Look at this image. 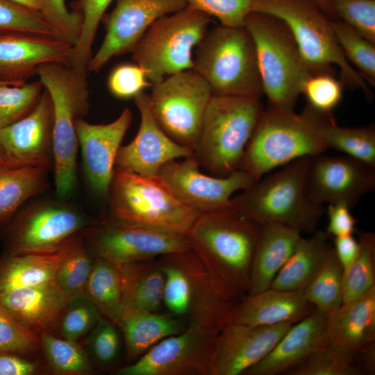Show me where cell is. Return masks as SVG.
<instances>
[{
    "label": "cell",
    "instance_id": "6da1fadb",
    "mask_svg": "<svg viewBox=\"0 0 375 375\" xmlns=\"http://www.w3.org/2000/svg\"><path fill=\"white\" fill-rule=\"evenodd\" d=\"M334 120L308 104L301 113L267 106L246 147L239 169L256 181L274 169L303 157L323 154L325 126Z\"/></svg>",
    "mask_w": 375,
    "mask_h": 375
},
{
    "label": "cell",
    "instance_id": "7a4b0ae2",
    "mask_svg": "<svg viewBox=\"0 0 375 375\" xmlns=\"http://www.w3.org/2000/svg\"><path fill=\"white\" fill-rule=\"evenodd\" d=\"M261 225L233 208L200 213L187 236L192 249L236 299L248 294Z\"/></svg>",
    "mask_w": 375,
    "mask_h": 375
},
{
    "label": "cell",
    "instance_id": "3957f363",
    "mask_svg": "<svg viewBox=\"0 0 375 375\" xmlns=\"http://www.w3.org/2000/svg\"><path fill=\"white\" fill-rule=\"evenodd\" d=\"M162 302L171 314L217 335L240 301L216 279L198 254L187 249L165 254Z\"/></svg>",
    "mask_w": 375,
    "mask_h": 375
},
{
    "label": "cell",
    "instance_id": "277c9868",
    "mask_svg": "<svg viewBox=\"0 0 375 375\" xmlns=\"http://www.w3.org/2000/svg\"><path fill=\"white\" fill-rule=\"evenodd\" d=\"M310 157L294 160L269 172L231 200V208L260 225L285 224L301 233L317 230L324 204L312 201L306 189Z\"/></svg>",
    "mask_w": 375,
    "mask_h": 375
},
{
    "label": "cell",
    "instance_id": "5b68a950",
    "mask_svg": "<svg viewBox=\"0 0 375 375\" xmlns=\"http://www.w3.org/2000/svg\"><path fill=\"white\" fill-rule=\"evenodd\" d=\"M36 75L52 101L54 181L58 197L65 199L77 182L76 124L90 108L88 75L62 62L42 64L38 67Z\"/></svg>",
    "mask_w": 375,
    "mask_h": 375
},
{
    "label": "cell",
    "instance_id": "8992f818",
    "mask_svg": "<svg viewBox=\"0 0 375 375\" xmlns=\"http://www.w3.org/2000/svg\"><path fill=\"white\" fill-rule=\"evenodd\" d=\"M262 110L260 97L212 95L193 151L200 167L217 177L238 170Z\"/></svg>",
    "mask_w": 375,
    "mask_h": 375
},
{
    "label": "cell",
    "instance_id": "52a82bcc",
    "mask_svg": "<svg viewBox=\"0 0 375 375\" xmlns=\"http://www.w3.org/2000/svg\"><path fill=\"white\" fill-rule=\"evenodd\" d=\"M253 11L274 15L288 26L299 53L313 73L339 69L340 81L349 89L361 90L368 99V83L349 63L335 38L331 19L312 0H255Z\"/></svg>",
    "mask_w": 375,
    "mask_h": 375
},
{
    "label": "cell",
    "instance_id": "ba28073f",
    "mask_svg": "<svg viewBox=\"0 0 375 375\" xmlns=\"http://www.w3.org/2000/svg\"><path fill=\"white\" fill-rule=\"evenodd\" d=\"M244 26L254 43L268 106L294 110L306 81L312 73L291 32L279 18L257 11L249 14Z\"/></svg>",
    "mask_w": 375,
    "mask_h": 375
},
{
    "label": "cell",
    "instance_id": "9c48e42d",
    "mask_svg": "<svg viewBox=\"0 0 375 375\" xmlns=\"http://www.w3.org/2000/svg\"><path fill=\"white\" fill-rule=\"evenodd\" d=\"M217 96L263 94L253 39L245 26L208 29L195 48L193 68Z\"/></svg>",
    "mask_w": 375,
    "mask_h": 375
},
{
    "label": "cell",
    "instance_id": "30bf717a",
    "mask_svg": "<svg viewBox=\"0 0 375 375\" xmlns=\"http://www.w3.org/2000/svg\"><path fill=\"white\" fill-rule=\"evenodd\" d=\"M211 17L190 6L156 20L132 50L151 85L193 68V51L208 29Z\"/></svg>",
    "mask_w": 375,
    "mask_h": 375
},
{
    "label": "cell",
    "instance_id": "8fae6325",
    "mask_svg": "<svg viewBox=\"0 0 375 375\" xmlns=\"http://www.w3.org/2000/svg\"><path fill=\"white\" fill-rule=\"evenodd\" d=\"M108 216L187 235L200 214L180 201L157 177L115 167L108 194Z\"/></svg>",
    "mask_w": 375,
    "mask_h": 375
},
{
    "label": "cell",
    "instance_id": "7c38bea8",
    "mask_svg": "<svg viewBox=\"0 0 375 375\" xmlns=\"http://www.w3.org/2000/svg\"><path fill=\"white\" fill-rule=\"evenodd\" d=\"M37 201L20 210L0 228L4 253L51 252L94 222L64 199Z\"/></svg>",
    "mask_w": 375,
    "mask_h": 375
},
{
    "label": "cell",
    "instance_id": "4fadbf2b",
    "mask_svg": "<svg viewBox=\"0 0 375 375\" xmlns=\"http://www.w3.org/2000/svg\"><path fill=\"white\" fill-rule=\"evenodd\" d=\"M212 95L207 82L193 69H187L152 85L151 112L167 135L194 151Z\"/></svg>",
    "mask_w": 375,
    "mask_h": 375
},
{
    "label": "cell",
    "instance_id": "5bb4252c",
    "mask_svg": "<svg viewBox=\"0 0 375 375\" xmlns=\"http://www.w3.org/2000/svg\"><path fill=\"white\" fill-rule=\"evenodd\" d=\"M81 233L93 257L102 258L117 267L192 249L185 234L109 216L95 220Z\"/></svg>",
    "mask_w": 375,
    "mask_h": 375
},
{
    "label": "cell",
    "instance_id": "9a60e30c",
    "mask_svg": "<svg viewBox=\"0 0 375 375\" xmlns=\"http://www.w3.org/2000/svg\"><path fill=\"white\" fill-rule=\"evenodd\" d=\"M182 159L164 165L158 178L180 201L199 213L230 208L232 195L256 181L241 169L226 177L208 175L193 154Z\"/></svg>",
    "mask_w": 375,
    "mask_h": 375
},
{
    "label": "cell",
    "instance_id": "2e32d148",
    "mask_svg": "<svg viewBox=\"0 0 375 375\" xmlns=\"http://www.w3.org/2000/svg\"><path fill=\"white\" fill-rule=\"evenodd\" d=\"M217 335L187 326L151 347L119 375H210L212 353Z\"/></svg>",
    "mask_w": 375,
    "mask_h": 375
},
{
    "label": "cell",
    "instance_id": "e0dca14e",
    "mask_svg": "<svg viewBox=\"0 0 375 375\" xmlns=\"http://www.w3.org/2000/svg\"><path fill=\"white\" fill-rule=\"evenodd\" d=\"M187 6V0H117L112 12L103 17L106 34L88 72L97 73L112 57L131 52L156 20Z\"/></svg>",
    "mask_w": 375,
    "mask_h": 375
},
{
    "label": "cell",
    "instance_id": "ac0fdd59",
    "mask_svg": "<svg viewBox=\"0 0 375 375\" xmlns=\"http://www.w3.org/2000/svg\"><path fill=\"white\" fill-rule=\"evenodd\" d=\"M375 188V168L348 156L310 157L306 189L314 202L343 203L351 208Z\"/></svg>",
    "mask_w": 375,
    "mask_h": 375
},
{
    "label": "cell",
    "instance_id": "d6986e66",
    "mask_svg": "<svg viewBox=\"0 0 375 375\" xmlns=\"http://www.w3.org/2000/svg\"><path fill=\"white\" fill-rule=\"evenodd\" d=\"M140 124L134 139L119 147L115 165L119 169L147 178H156L168 162L193 154L190 149L172 140L158 126L150 110L149 94L144 91L135 97Z\"/></svg>",
    "mask_w": 375,
    "mask_h": 375
},
{
    "label": "cell",
    "instance_id": "ffe728a7",
    "mask_svg": "<svg viewBox=\"0 0 375 375\" xmlns=\"http://www.w3.org/2000/svg\"><path fill=\"white\" fill-rule=\"evenodd\" d=\"M293 324H226L215 340L210 375L244 374L270 352Z\"/></svg>",
    "mask_w": 375,
    "mask_h": 375
},
{
    "label": "cell",
    "instance_id": "44dd1931",
    "mask_svg": "<svg viewBox=\"0 0 375 375\" xmlns=\"http://www.w3.org/2000/svg\"><path fill=\"white\" fill-rule=\"evenodd\" d=\"M53 114L51 97L44 88L35 108L0 131V145L8 160L53 170Z\"/></svg>",
    "mask_w": 375,
    "mask_h": 375
},
{
    "label": "cell",
    "instance_id": "7402d4cb",
    "mask_svg": "<svg viewBox=\"0 0 375 375\" xmlns=\"http://www.w3.org/2000/svg\"><path fill=\"white\" fill-rule=\"evenodd\" d=\"M132 122L133 112L128 108L108 124H90L84 119L76 122L84 172L90 188L99 196L108 194L116 156Z\"/></svg>",
    "mask_w": 375,
    "mask_h": 375
},
{
    "label": "cell",
    "instance_id": "603a6c76",
    "mask_svg": "<svg viewBox=\"0 0 375 375\" xmlns=\"http://www.w3.org/2000/svg\"><path fill=\"white\" fill-rule=\"evenodd\" d=\"M72 45L65 40L23 33H0V80L20 85L47 62L68 64Z\"/></svg>",
    "mask_w": 375,
    "mask_h": 375
},
{
    "label": "cell",
    "instance_id": "cb8c5ba5",
    "mask_svg": "<svg viewBox=\"0 0 375 375\" xmlns=\"http://www.w3.org/2000/svg\"><path fill=\"white\" fill-rule=\"evenodd\" d=\"M68 301L55 281L0 292L1 306L39 336L52 333Z\"/></svg>",
    "mask_w": 375,
    "mask_h": 375
},
{
    "label": "cell",
    "instance_id": "d4e9b609",
    "mask_svg": "<svg viewBox=\"0 0 375 375\" xmlns=\"http://www.w3.org/2000/svg\"><path fill=\"white\" fill-rule=\"evenodd\" d=\"M323 339L355 360L375 344V288L328 314Z\"/></svg>",
    "mask_w": 375,
    "mask_h": 375
},
{
    "label": "cell",
    "instance_id": "484cf974",
    "mask_svg": "<svg viewBox=\"0 0 375 375\" xmlns=\"http://www.w3.org/2000/svg\"><path fill=\"white\" fill-rule=\"evenodd\" d=\"M315 310L303 290L288 291L269 288L245 296L233 309L228 324L251 326L295 324Z\"/></svg>",
    "mask_w": 375,
    "mask_h": 375
},
{
    "label": "cell",
    "instance_id": "4316f807",
    "mask_svg": "<svg viewBox=\"0 0 375 375\" xmlns=\"http://www.w3.org/2000/svg\"><path fill=\"white\" fill-rule=\"evenodd\" d=\"M328 315L315 309L294 324L270 352L244 375L286 374L322 341Z\"/></svg>",
    "mask_w": 375,
    "mask_h": 375
},
{
    "label": "cell",
    "instance_id": "83f0119b",
    "mask_svg": "<svg viewBox=\"0 0 375 375\" xmlns=\"http://www.w3.org/2000/svg\"><path fill=\"white\" fill-rule=\"evenodd\" d=\"M261 226L251 265L248 294L270 288L302 238L299 230L285 224L269 223Z\"/></svg>",
    "mask_w": 375,
    "mask_h": 375
},
{
    "label": "cell",
    "instance_id": "f1b7e54d",
    "mask_svg": "<svg viewBox=\"0 0 375 375\" xmlns=\"http://www.w3.org/2000/svg\"><path fill=\"white\" fill-rule=\"evenodd\" d=\"M117 326L123 333L127 357L136 360L160 340L184 331L187 324L172 314L123 307Z\"/></svg>",
    "mask_w": 375,
    "mask_h": 375
},
{
    "label": "cell",
    "instance_id": "f546056e",
    "mask_svg": "<svg viewBox=\"0 0 375 375\" xmlns=\"http://www.w3.org/2000/svg\"><path fill=\"white\" fill-rule=\"evenodd\" d=\"M46 168L0 161V228L7 225L20 206L49 186Z\"/></svg>",
    "mask_w": 375,
    "mask_h": 375
},
{
    "label": "cell",
    "instance_id": "4dcf8cb0",
    "mask_svg": "<svg viewBox=\"0 0 375 375\" xmlns=\"http://www.w3.org/2000/svg\"><path fill=\"white\" fill-rule=\"evenodd\" d=\"M118 267L123 307L159 312L163 304L165 278L158 257L127 262Z\"/></svg>",
    "mask_w": 375,
    "mask_h": 375
},
{
    "label": "cell",
    "instance_id": "1f68e13d",
    "mask_svg": "<svg viewBox=\"0 0 375 375\" xmlns=\"http://www.w3.org/2000/svg\"><path fill=\"white\" fill-rule=\"evenodd\" d=\"M63 244L51 252L0 255V292L55 281Z\"/></svg>",
    "mask_w": 375,
    "mask_h": 375
},
{
    "label": "cell",
    "instance_id": "d6a6232c",
    "mask_svg": "<svg viewBox=\"0 0 375 375\" xmlns=\"http://www.w3.org/2000/svg\"><path fill=\"white\" fill-rule=\"evenodd\" d=\"M326 232L319 230L308 238L302 237L270 288L288 291L303 290L322 266L331 247Z\"/></svg>",
    "mask_w": 375,
    "mask_h": 375
},
{
    "label": "cell",
    "instance_id": "836d02e7",
    "mask_svg": "<svg viewBox=\"0 0 375 375\" xmlns=\"http://www.w3.org/2000/svg\"><path fill=\"white\" fill-rule=\"evenodd\" d=\"M83 295L97 306L103 317L117 325L123 309L121 274L117 266L102 258L94 257Z\"/></svg>",
    "mask_w": 375,
    "mask_h": 375
},
{
    "label": "cell",
    "instance_id": "e575fe53",
    "mask_svg": "<svg viewBox=\"0 0 375 375\" xmlns=\"http://www.w3.org/2000/svg\"><path fill=\"white\" fill-rule=\"evenodd\" d=\"M93 260L94 257L86 247L81 232L64 243L55 282L67 301L83 295Z\"/></svg>",
    "mask_w": 375,
    "mask_h": 375
},
{
    "label": "cell",
    "instance_id": "d590c367",
    "mask_svg": "<svg viewBox=\"0 0 375 375\" xmlns=\"http://www.w3.org/2000/svg\"><path fill=\"white\" fill-rule=\"evenodd\" d=\"M358 254L343 270L342 303L355 300L375 288V234L358 231Z\"/></svg>",
    "mask_w": 375,
    "mask_h": 375
},
{
    "label": "cell",
    "instance_id": "8d00e7d4",
    "mask_svg": "<svg viewBox=\"0 0 375 375\" xmlns=\"http://www.w3.org/2000/svg\"><path fill=\"white\" fill-rule=\"evenodd\" d=\"M343 268L333 247L307 287L303 290L308 301L327 315L342 304Z\"/></svg>",
    "mask_w": 375,
    "mask_h": 375
},
{
    "label": "cell",
    "instance_id": "74e56055",
    "mask_svg": "<svg viewBox=\"0 0 375 375\" xmlns=\"http://www.w3.org/2000/svg\"><path fill=\"white\" fill-rule=\"evenodd\" d=\"M327 148L342 152L375 168V126L373 124L361 127L340 126L334 120L323 131Z\"/></svg>",
    "mask_w": 375,
    "mask_h": 375
},
{
    "label": "cell",
    "instance_id": "f35d334b",
    "mask_svg": "<svg viewBox=\"0 0 375 375\" xmlns=\"http://www.w3.org/2000/svg\"><path fill=\"white\" fill-rule=\"evenodd\" d=\"M288 375H360L354 358L322 339L321 343Z\"/></svg>",
    "mask_w": 375,
    "mask_h": 375
},
{
    "label": "cell",
    "instance_id": "ab89813d",
    "mask_svg": "<svg viewBox=\"0 0 375 375\" xmlns=\"http://www.w3.org/2000/svg\"><path fill=\"white\" fill-rule=\"evenodd\" d=\"M112 0H78L73 10L82 15L79 39L72 47L68 65L77 72L88 75L92 48L100 22Z\"/></svg>",
    "mask_w": 375,
    "mask_h": 375
},
{
    "label": "cell",
    "instance_id": "60d3db41",
    "mask_svg": "<svg viewBox=\"0 0 375 375\" xmlns=\"http://www.w3.org/2000/svg\"><path fill=\"white\" fill-rule=\"evenodd\" d=\"M335 38L349 63L371 86L375 85V44L340 19L331 20Z\"/></svg>",
    "mask_w": 375,
    "mask_h": 375
},
{
    "label": "cell",
    "instance_id": "b9f144b4",
    "mask_svg": "<svg viewBox=\"0 0 375 375\" xmlns=\"http://www.w3.org/2000/svg\"><path fill=\"white\" fill-rule=\"evenodd\" d=\"M41 349L51 368L61 374H85L91 372V363L77 341L58 338L53 333L40 335Z\"/></svg>",
    "mask_w": 375,
    "mask_h": 375
},
{
    "label": "cell",
    "instance_id": "7bdbcfd3",
    "mask_svg": "<svg viewBox=\"0 0 375 375\" xmlns=\"http://www.w3.org/2000/svg\"><path fill=\"white\" fill-rule=\"evenodd\" d=\"M44 86L40 80L0 87V131L27 115L38 103Z\"/></svg>",
    "mask_w": 375,
    "mask_h": 375
},
{
    "label": "cell",
    "instance_id": "ee69618b",
    "mask_svg": "<svg viewBox=\"0 0 375 375\" xmlns=\"http://www.w3.org/2000/svg\"><path fill=\"white\" fill-rule=\"evenodd\" d=\"M0 33H23L60 38L41 13L12 0H0Z\"/></svg>",
    "mask_w": 375,
    "mask_h": 375
},
{
    "label": "cell",
    "instance_id": "f6af8a7d",
    "mask_svg": "<svg viewBox=\"0 0 375 375\" xmlns=\"http://www.w3.org/2000/svg\"><path fill=\"white\" fill-rule=\"evenodd\" d=\"M102 317L97 306L84 295L68 301L59 321L61 338L77 341Z\"/></svg>",
    "mask_w": 375,
    "mask_h": 375
},
{
    "label": "cell",
    "instance_id": "bcb514c9",
    "mask_svg": "<svg viewBox=\"0 0 375 375\" xmlns=\"http://www.w3.org/2000/svg\"><path fill=\"white\" fill-rule=\"evenodd\" d=\"M343 86L342 82L332 72L313 73L306 81L302 94L312 108L323 113L332 114L342 99Z\"/></svg>",
    "mask_w": 375,
    "mask_h": 375
},
{
    "label": "cell",
    "instance_id": "7dc6e473",
    "mask_svg": "<svg viewBox=\"0 0 375 375\" xmlns=\"http://www.w3.org/2000/svg\"><path fill=\"white\" fill-rule=\"evenodd\" d=\"M40 349V336L15 320L0 305V353L28 355Z\"/></svg>",
    "mask_w": 375,
    "mask_h": 375
},
{
    "label": "cell",
    "instance_id": "c3c4849f",
    "mask_svg": "<svg viewBox=\"0 0 375 375\" xmlns=\"http://www.w3.org/2000/svg\"><path fill=\"white\" fill-rule=\"evenodd\" d=\"M339 19L375 44V0H333Z\"/></svg>",
    "mask_w": 375,
    "mask_h": 375
},
{
    "label": "cell",
    "instance_id": "681fc988",
    "mask_svg": "<svg viewBox=\"0 0 375 375\" xmlns=\"http://www.w3.org/2000/svg\"><path fill=\"white\" fill-rule=\"evenodd\" d=\"M188 5L230 27L244 26L247 17L253 12L255 0H187Z\"/></svg>",
    "mask_w": 375,
    "mask_h": 375
},
{
    "label": "cell",
    "instance_id": "f907efd6",
    "mask_svg": "<svg viewBox=\"0 0 375 375\" xmlns=\"http://www.w3.org/2000/svg\"><path fill=\"white\" fill-rule=\"evenodd\" d=\"M40 13L62 40L72 47L76 44L81 35L83 19L78 11H69L65 0H44Z\"/></svg>",
    "mask_w": 375,
    "mask_h": 375
},
{
    "label": "cell",
    "instance_id": "816d5d0a",
    "mask_svg": "<svg viewBox=\"0 0 375 375\" xmlns=\"http://www.w3.org/2000/svg\"><path fill=\"white\" fill-rule=\"evenodd\" d=\"M149 86L152 85L144 70L137 64L118 65L112 69L108 78L109 91L120 99L134 98Z\"/></svg>",
    "mask_w": 375,
    "mask_h": 375
},
{
    "label": "cell",
    "instance_id": "f5cc1de1",
    "mask_svg": "<svg viewBox=\"0 0 375 375\" xmlns=\"http://www.w3.org/2000/svg\"><path fill=\"white\" fill-rule=\"evenodd\" d=\"M117 326L102 317L94 326L90 346L96 360L103 366H110L117 359L120 351V338Z\"/></svg>",
    "mask_w": 375,
    "mask_h": 375
},
{
    "label": "cell",
    "instance_id": "db71d44e",
    "mask_svg": "<svg viewBox=\"0 0 375 375\" xmlns=\"http://www.w3.org/2000/svg\"><path fill=\"white\" fill-rule=\"evenodd\" d=\"M351 208L343 203L328 204V224L326 233L337 238L353 235L356 230L357 219L351 212Z\"/></svg>",
    "mask_w": 375,
    "mask_h": 375
},
{
    "label": "cell",
    "instance_id": "11a10c76",
    "mask_svg": "<svg viewBox=\"0 0 375 375\" xmlns=\"http://www.w3.org/2000/svg\"><path fill=\"white\" fill-rule=\"evenodd\" d=\"M39 365L19 355L0 353V375H32L38 372Z\"/></svg>",
    "mask_w": 375,
    "mask_h": 375
},
{
    "label": "cell",
    "instance_id": "9f6ffc18",
    "mask_svg": "<svg viewBox=\"0 0 375 375\" xmlns=\"http://www.w3.org/2000/svg\"><path fill=\"white\" fill-rule=\"evenodd\" d=\"M333 248L344 270L356 258L359 249L358 242L353 235L333 238Z\"/></svg>",
    "mask_w": 375,
    "mask_h": 375
},
{
    "label": "cell",
    "instance_id": "6f0895ef",
    "mask_svg": "<svg viewBox=\"0 0 375 375\" xmlns=\"http://www.w3.org/2000/svg\"><path fill=\"white\" fill-rule=\"evenodd\" d=\"M357 358L361 359L363 369L370 374H374L375 372V344L369 347L359 356Z\"/></svg>",
    "mask_w": 375,
    "mask_h": 375
},
{
    "label": "cell",
    "instance_id": "680465c9",
    "mask_svg": "<svg viewBox=\"0 0 375 375\" xmlns=\"http://www.w3.org/2000/svg\"><path fill=\"white\" fill-rule=\"evenodd\" d=\"M317 3L331 20L339 19L335 12L333 0H312Z\"/></svg>",
    "mask_w": 375,
    "mask_h": 375
},
{
    "label": "cell",
    "instance_id": "91938a15",
    "mask_svg": "<svg viewBox=\"0 0 375 375\" xmlns=\"http://www.w3.org/2000/svg\"><path fill=\"white\" fill-rule=\"evenodd\" d=\"M16 3L21 5L29 10L40 13L44 0H12Z\"/></svg>",
    "mask_w": 375,
    "mask_h": 375
},
{
    "label": "cell",
    "instance_id": "94428289",
    "mask_svg": "<svg viewBox=\"0 0 375 375\" xmlns=\"http://www.w3.org/2000/svg\"><path fill=\"white\" fill-rule=\"evenodd\" d=\"M6 160H7L6 156L5 155V153L2 147L0 145V161Z\"/></svg>",
    "mask_w": 375,
    "mask_h": 375
},
{
    "label": "cell",
    "instance_id": "6125c7cd",
    "mask_svg": "<svg viewBox=\"0 0 375 375\" xmlns=\"http://www.w3.org/2000/svg\"><path fill=\"white\" fill-rule=\"evenodd\" d=\"M3 85H15L0 80V87L3 86Z\"/></svg>",
    "mask_w": 375,
    "mask_h": 375
}]
</instances>
